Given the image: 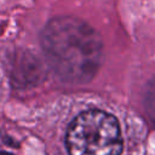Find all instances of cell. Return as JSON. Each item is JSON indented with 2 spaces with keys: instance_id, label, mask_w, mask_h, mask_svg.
Returning a JSON list of instances; mask_svg holds the SVG:
<instances>
[{
  "instance_id": "cell-1",
  "label": "cell",
  "mask_w": 155,
  "mask_h": 155,
  "mask_svg": "<svg viewBox=\"0 0 155 155\" xmlns=\"http://www.w3.org/2000/svg\"><path fill=\"white\" fill-rule=\"evenodd\" d=\"M41 46L53 70L70 84L90 81L104 59L99 33L75 16L50 19L41 31Z\"/></svg>"
},
{
  "instance_id": "cell-2",
  "label": "cell",
  "mask_w": 155,
  "mask_h": 155,
  "mask_svg": "<svg viewBox=\"0 0 155 155\" xmlns=\"http://www.w3.org/2000/svg\"><path fill=\"white\" fill-rule=\"evenodd\" d=\"M69 155H120L122 137L117 120L103 110L79 114L67 132Z\"/></svg>"
}]
</instances>
